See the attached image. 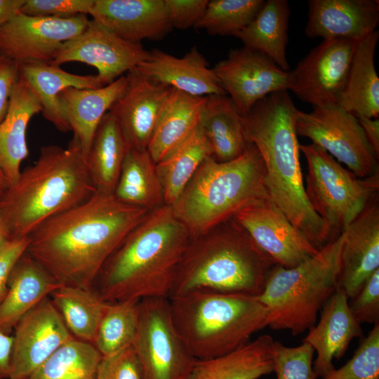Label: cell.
Segmentation results:
<instances>
[{"mask_svg": "<svg viewBox=\"0 0 379 379\" xmlns=\"http://www.w3.org/2000/svg\"><path fill=\"white\" fill-rule=\"evenodd\" d=\"M86 15L72 18L17 14L0 28V55L18 65L51 62L62 45L87 27Z\"/></svg>", "mask_w": 379, "mask_h": 379, "instance_id": "13", "label": "cell"}, {"mask_svg": "<svg viewBox=\"0 0 379 379\" xmlns=\"http://www.w3.org/2000/svg\"><path fill=\"white\" fill-rule=\"evenodd\" d=\"M114 195L123 203L148 211L164 204L156 164L147 149L129 147Z\"/></svg>", "mask_w": 379, "mask_h": 379, "instance_id": "34", "label": "cell"}, {"mask_svg": "<svg viewBox=\"0 0 379 379\" xmlns=\"http://www.w3.org/2000/svg\"><path fill=\"white\" fill-rule=\"evenodd\" d=\"M322 379H379V322L363 338L351 359Z\"/></svg>", "mask_w": 379, "mask_h": 379, "instance_id": "40", "label": "cell"}, {"mask_svg": "<svg viewBox=\"0 0 379 379\" xmlns=\"http://www.w3.org/2000/svg\"><path fill=\"white\" fill-rule=\"evenodd\" d=\"M295 107L287 91L275 92L242 114L248 140L263 161L269 197L319 250L335 239L307 199L300 161Z\"/></svg>", "mask_w": 379, "mask_h": 379, "instance_id": "2", "label": "cell"}, {"mask_svg": "<svg viewBox=\"0 0 379 379\" xmlns=\"http://www.w3.org/2000/svg\"><path fill=\"white\" fill-rule=\"evenodd\" d=\"M190 241L170 205L149 211L104 264L95 281L97 292L108 302L168 298Z\"/></svg>", "mask_w": 379, "mask_h": 379, "instance_id": "3", "label": "cell"}, {"mask_svg": "<svg viewBox=\"0 0 379 379\" xmlns=\"http://www.w3.org/2000/svg\"><path fill=\"white\" fill-rule=\"evenodd\" d=\"M269 197L265 169L252 143L238 158L226 162L206 158L170 205L191 239L231 220L246 206Z\"/></svg>", "mask_w": 379, "mask_h": 379, "instance_id": "6", "label": "cell"}, {"mask_svg": "<svg viewBox=\"0 0 379 379\" xmlns=\"http://www.w3.org/2000/svg\"><path fill=\"white\" fill-rule=\"evenodd\" d=\"M232 219L274 265L293 267L319 251L270 197L246 206Z\"/></svg>", "mask_w": 379, "mask_h": 379, "instance_id": "14", "label": "cell"}, {"mask_svg": "<svg viewBox=\"0 0 379 379\" xmlns=\"http://www.w3.org/2000/svg\"><path fill=\"white\" fill-rule=\"evenodd\" d=\"M9 238V236L4 227L3 224L0 221V247L2 244L7 241Z\"/></svg>", "mask_w": 379, "mask_h": 379, "instance_id": "51", "label": "cell"}, {"mask_svg": "<svg viewBox=\"0 0 379 379\" xmlns=\"http://www.w3.org/2000/svg\"><path fill=\"white\" fill-rule=\"evenodd\" d=\"M274 265L231 219L191 239L176 271L168 298L195 291L259 296Z\"/></svg>", "mask_w": 379, "mask_h": 379, "instance_id": "5", "label": "cell"}, {"mask_svg": "<svg viewBox=\"0 0 379 379\" xmlns=\"http://www.w3.org/2000/svg\"><path fill=\"white\" fill-rule=\"evenodd\" d=\"M136 69L157 83L193 96L226 95L213 69L195 46L180 58L153 49Z\"/></svg>", "mask_w": 379, "mask_h": 379, "instance_id": "23", "label": "cell"}, {"mask_svg": "<svg viewBox=\"0 0 379 379\" xmlns=\"http://www.w3.org/2000/svg\"><path fill=\"white\" fill-rule=\"evenodd\" d=\"M101 358L92 343L73 338L54 352L29 379H96Z\"/></svg>", "mask_w": 379, "mask_h": 379, "instance_id": "37", "label": "cell"}, {"mask_svg": "<svg viewBox=\"0 0 379 379\" xmlns=\"http://www.w3.org/2000/svg\"><path fill=\"white\" fill-rule=\"evenodd\" d=\"M298 135L310 139L359 178L379 173L378 157L368 142L358 119L338 105L297 110Z\"/></svg>", "mask_w": 379, "mask_h": 379, "instance_id": "11", "label": "cell"}, {"mask_svg": "<svg viewBox=\"0 0 379 379\" xmlns=\"http://www.w3.org/2000/svg\"><path fill=\"white\" fill-rule=\"evenodd\" d=\"M149 211L95 191L35 230L26 253L61 285L91 288L105 262Z\"/></svg>", "mask_w": 379, "mask_h": 379, "instance_id": "1", "label": "cell"}, {"mask_svg": "<svg viewBox=\"0 0 379 379\" xmlns=\"http://www.w3.org/2000/svg\"><path fill=\"white\" fill-rule=\"evenodd\" d=\"M212 150L200 126L171 153L156 164L164 204L171 205Z\"/></svg>", "mask_w": 379, "mask_h": 379, "instance_id": "35", "label": "cell"}, {"mask_svg": "<svg viewBox=\"0 0 379 379\" xmlns=\"http://www.w3.org/2000/svg\"><path fill=\"white\" fill-rule=\"evenodd\" d=\"M362 336L361 324L350 312L349 298L338 288L322 307L318 324L302 340L317 352L313 368L317 376L323 378L334 370L333 360L342 358L352 339Z\"/></svg>", "mask_w": 379, "mask_h": 379, "instance_id": "22", "label": "cell"}, {"mask_svg": "<svg viewBox=\"0 0 379 379\" xmlns=\"http://www.w3.org/2000/svg\"><path fill=\"white\" fill-rule=\"evenodd\" d=\"M128 148L115 118L107 112L97 128L86 158L96 191L114 194Z\"/></svg>", "mask_w": 379, "mask_h": 379, "instance_id": "33", "label": "cell"}, {"mask_svg": "<svg viewBox=\"0 0 379 379\" xmlns=\"http://www.w3.org/2000/svg\"><path fill=\"white\" fill-rule=\"evenodd\" d=\"M1 192V191H0Z\"/></svg>", "mask_w": 379, "mask_h": 379, "instance_id": "53", "label": "cell"}, {"mask_svg": "<svg viewBox=\"0 0 379 379\" xmlns=\"http://www.w3.org/2000/svg\"><path fill=\"white\" fill-rule=\"evenodd\" d=\"M60 286L25 252L14 266L0 302V332L10 334L27 312Z\"/></svg>", "mask_w": 379, "mask_h": 379, "instance_id": "26", "label": "cell"}, {"mask_svg": "<svg viewBox=\"0 0 379 379\" xmlns=\"http://www.w3.org/2000/svg\"><path fill=\"white\" fill-rule=\"evenodd\" d=\"M127 75V86L109 112L129 147L147 149L171 88L152 80L136 68Z\"/></svg>", "mask_w": 379, "mask_h": 379, "instance_id": "18", "label": "cell"}, {"mask_svg": "<svg viewBox=\"0 0 379 379\" xmlns=\"http://www.w3.org/2000/svg\"><path fill=\"white\" fill-rule=\"evenodd\" d=\"M359 42L323 39L289 71L288 90L313 107L338 105Z\"/></svg>", "mask_w": 379, "mask_h": 379, "instance_id": "12", "label": "cell"}, {"mask_svg": "<svg viewBox=\"0 0 379 379\" xmlns=\"http://www.w3.org/2000/svg\"><path fill=\"white\" fill-rule=\"evenodd\" d=\"M89 14L133 43L159 39L172 29L164 0H94Z\"/></svg>", "mask_w": 379, "mask_h": 379, "instance_id": "21", "label": "cell"}, {"mask_svg": "<svg viewBox=\"0 0 379 379\" xmlns=\"http://www.w3.org/2000/svg\"><path fill=\"white\" fill-rule=\"evenodd\" d=\"M290 8L286 0H267L255 18L234 35L244 46L270 58L289 71L286 58Z\"/></svg>", "mask_w": 379, "mask_h": 379, "instance_id": "32", "label": "cell"}, {"mask_svg": "<svg viewBox=\"0 0 379 379\" xmlns=\"http://www.w3.org/2000/svg\"><path fill=\"white\" fill-rule=\"evenodd\" d=\"M349 300L350 312L358 323L379 322V269L366 280L357 295Z\"/></svg>", "mask_w": 379, "mask_h": 379, "instance_id": "43", "label": "cell"}, {"mask_svg": "<svg viewBox=\"0 0 379 379\" xmlns=\"http://www.w3.org/2000/svg\"><path fill=\"white\" fill-rule=\"evenodd\" d=\"M305 33L309 38L360 41L379 22L378 0H310Z\"/></svg>", "mask_w": 379, "mask_h": 379, "instance_id": "20", "label": "cell"}, {"mask_svg": "<svg viewBox=\"0 0 379 379\" xmlns=\"http://www.w3.org/2000/svg\"><path fill=\"white\" fill-rule=\"evenodd\" d=\"M138 322L132 347L143 379H185L195 359L171 318L167 298L139 301Z\"/></svg>", "mask_w": 379, "mask_h": 379, "instance_id": "10", "label": "cell"}, {"mask_svg": "<svg viewBox=\"0 0 379 379\" xmlns=\"http://www.w3.org/2000/svg\"><path fill=\"white\" fill-rule=\"evenodd\" d=\"M365 137L375 155L379 157V119L378 118H357Z\"/></svg>", "mask_w": 379, "mask_h": 379, "instance_id": "48", "label": "cell"}, {"mask_svg": "<svg viewBox=\"0 0 379 379\" xmlns=\"http://www.w3.org/2000/svg\"><path fill=\"white\" fill-rule=\"evenodd\" d=\"M149 53L141 43L122 39L92 19L80 34L62 45L49 64L60 66L79 62L93 66L102 85L106 86L136 68Z\"/></svg>", "mask_w": 379, "mask_h": 379, "instance_id": "15", "label": "cell"}, {"mask_svg": "<svg viewBox=\"0 0 379 379\" xmlns=\"http://www.w3.org/2000/svg\"><path fill=\"white\" fill-rule=\"evenodd\" d=\"M19 78V65L0 55V123L9 107L14 86Z\"/></svg>", "mask_w": 379, "mask_h": 379, "instance_id": "47", "label": "cell"}, {"mask_svg": "<svg viewBox=\"0 0 379 379\" xmlns=\"http://www.w3.org/2000/svg\"><path fill=\"white\" fill-rule=\"evenodd\" d=\"M8 185V182L4 174L0 171V191L4 190Z\"/></svg>", "mask_w": 379, "mask_h": 379, "instance_id": "52", "label": "cell"}, {"mask_svg": "<svg viewBox=\"0 0 379 379\" xmlns=\"http://www.w3.org/2000/svg\"><path fill=\"white\" fill-rule=\"evenodd\" d=\"M13 336L0 332V379H8Z\"/></svg>", "mask_w": 379, "mask_h": 379, "instance_id": "49", "label": "cell"}, {"mask_svg": "<svg viewBox=\"0 0 379 379\" xmlns=\"http://www.w3.org/2000/svg\"><path fill=\"white\" fill-rule=\"evenodd\" d=\"M96 379H143L132 346L112 355L102 357L97 368Z\"/></svg>", "mask_w": 379, "mask_h": 379, "instance_id": "44", "label": "cell"}, {"mask_svg": "<svg viewBox=\"0 0 379 379\" xmlns=\"http://www.w3.org/2000/svg\"><path fill=\"white\" fill-rule=\"evenodd\" d=\"M173 324L195 359L231 352L267 326V310L258 296L195 291L168 298Z\"/></svg>", "mask_w": 379, "mask_h": 379, "instance_id": "7", "label": "cell"}, {"mask_svg": "<svg viewBox=\"0 0 379 379\" xmlns=\"http://www.w3.org/2000/svg\"><path fill=\"white\" fill-rule=\"evenodd\" d=\"M19 75L34 91L46 120L62 132L70 131L58 96L65 88H96L104 86L96 75H78L67 72L60 66L46 62H29L19 65Z\"/></svg>", "mask_w": 379, "mask_h": 379, "instance_id": "28", "label": "cell"}, {"mask_svg": "<svg viewBox=\"0 0 379 379\" xmlns=\"http://www.w3.org/2000/svg\"><path fill=\"white\" fill-rule=\"evenodd\" d=\"M28 244V237L8 239L0 247V302L7 293L11 273Z\"/></svg>", "mask_w": 379, "mask_h": 379, "instance_id": "46", "label": "cell"}, {"mask_svg": "<svg viewBox=\"0 0 379 379\" xmlns=\"http://www.w3.org/2000/svg\"><path fill=\"white\" fill-rule=\"evenodd\" d=\"M8 379L31 375L72 335L50 298L27 312L14 328Z\"/></svg>", "mask_w": 379, "mask_h": 379, "instance_id": "17", "label": "cell"}, {"mask_svg": "<svg viewBox=\"0 0 379 379\" xmlns=\"http://www.w3.org/2000/svg\"><path fill=\"white\" fill-rule=\"evenodd\" d=\"M264 0H211L194 28L211 35L234 36L258 15Z\"/></svg>", "mask_w": 379, "mask_h": 379, "instance_id": "39", "label": "cell"}, {"mask_svg": "<svg viewBox=\"0 0 379 379\" xmlns=\"http://www.w3.org/2000/svg\"><path fill=\"white\" fill-rule=\"evenodd\" d=\"M94 0H26L20 13L43 17L67 18L89 14Z\"/></svg>", "mask_w": 379, "mask_h": 379, "instance_id": "42", "label": "cell"}, {"mask_svg": "<svg viewBox=\"0 0 379 379\" xmlns=\"http://www.w3.org/2000/svg\"><path fill=\"white\" fill-rule=\"evenodd\" d=\"M127 83L126 74L100 88L70 87L60 93L63 116L73 132V139L79 144L86 158L98 125L123 93Z\"/></svg>", "mask_w": 379, "mask_h": 379, "instance_id": "24", "label": "cell"}, {"mask_svg": "<svg viewBox=\"0 0 379 379\" xmlns=\"http://www.w3.org/2000/svg\"><path fill=\"white\" fill-rule=\"evenodd\" d=\"M344 238L343 231L295 267L273 266L258 296L267 310V326L296 335L315 324L319 312L338 288Z\"/></svg>", "mask_w": 379, "mask_h": 379, "instance_id": "8", "label": "cell"}, {"mask_svg": "<svg viewBox=\"0 0 379 379\" xmlns=\"http://www.w3.org/2000/svg\"><path fill=\"white\" fill-rule=\"evenodd\" d=\"M41 109L34 91L19 75L8 112L0 123V171L8 185L18 178L21 163L29 154L26 140L28 124Z\"/></svg>", "mask_w": 379, "mask_h": 379, "instance_id": "25", "label": "cell"}, {"mask_svg": "<svg viewBox=\"0 0 379 379\" xmlns=\"http://www.w3.org/2000/svg\"><path fill=\"white\" fill-rule=\"evenodd\" d=\"M343 232L338 288L350 299L379 269L378 195Z\"/></svg>", "mask_w": 379, "mask_h": 379, "instance_id": "19", "label": "cell"}, {"mask_svg": "<svg viewBox=\"0 0 379 379\" xmlns=\"http://www.w3.org/2000/svg\"><path fill=\"white\" fill-rule=\"evenodd\" d=\"M206 97L193 96L171 88L147 148L155 164L166 157L198 127Z\"/></svg>", "mask_w": 379, "mask_h": 379, "instance_id": "31", "label": "cell"}, {"mask_svg": "<svg viewBox=\"0 0 379 379\" xmlns=\"http://www.w3.org/2000/svg\"><path fill=\"white\" fill-rule=\"evenodd\" d=\"M208 0H164L172 28L194 27L202 18Z\"/></svg>", "mask_w": 379, "mask_h": 379, "instance_id": "45", "label": "cell"}, {"mask_svg": "<svg viewBox=\"0 0 379 379\" xmlns=\"http://www.w3.org/2000/svg\"><path fill=\"white\" fill-rule=\"evenodd\" d=\"M138 300L107 303L93 342L102 357L132 345L138 327Z\"/></svg>", "mask_w": 379, "mask_h": 379, "instance_id": "38", "label": "cell"}, {"mask_svg": "<svg viewBox=\"0 0 379 379\" xmlns=\"http://www.w3.org/2000/svg\"><path fill=\"white\" fill-rule=\"evenodd\" d=\"M314 350L302 342L296 347H287L279 341H274V371L277 379H316L313 366Z\"/></svg>", "mask_w": 379, "mask_h": 379, "instance_id": "41", "label": "cell"}, {"mask_svg": "<svg viewBox=\"0 0 379 379\" xmlns=\"http://www.w3.org/2000/svg\"><path fill=\"white\" fill-rule=\"evenodd\" d=\"M25 1L26 0H0V28L20 13Z\"/></svg>", "mask_w": 379, "mask_h": 379, "instance_id": "50", "label": "cell"}, {"mask_svg": "<svg viewBox=\"0 0 379 379\" xmlns=\"http://www.w3.org/2000/svg\"><path fill=\"white\" fill-rule=\"evenodd\" d=\"M274 341L264 334L224 355L196 359L185 379H258L274 371Z\"/></svg>", "mask_w": 379, "mask_h": 379, "instance_id": "27", "label": "cell"}, {"mask_svg": "<svg viewBox=\"0 0 379 379\" xmlns=\"http://www.w3.org/2000/svg\"><path fill=\"white\" fill-rule=\"evenodd\" d=\"M95 191L86 157L75 140L67 148L44 146L36 161L0 192V221L10 239L28 237Z\"/></svg>", "mask_w": 379, "mask_h": 379, "instance_id": "4", "label": "cell"}, {"mask_svg": "<svg viewBox=\"0 0 379 379\" xmlns=\"http://www.w3.org/2000/svg\"><path fill=\"white\" fill-rule=\"evenodd\" d=\"M309 202L337 237L378 195L379 173L359 178L319 146L300 145Z\"/></svg>", "mask_w": 379, "mask_h": 379, "instance_id": "9", "label": "cell"}, {"mask_svg": "<svg viewBox=\"0 0 379 379\" xmlns=\"http://www.w3.org/2000/svg\"><path fill=\"white\" fill-rule=\"evenodd\" d=\"M213 69L226 95L244 114L271 93L288 91L289 71L245 46L232 49Z\"/></svg>", "mask_w": 379, "mask_h": 379, "instance_id": "16", "label": "cell"}, {"mask_svg": "<svg viewBox=\"0 0 379 379\" xmlns=\"http://www.w3.org/2000/svg\"><path fill=\"white\" fill-rule=\"evenodd\" d=\"M378 39L375 30L358 43L338 101L340 108L357 118H378L379 78L374 62Z\"/></svg>", "mask_w": 379, "mask_h": 379, "instance_id": "30", "label": "cell"}, {"mask_svg": "<svg viewBox=\"0 0 379 379\" xmlns=\"http://www.w3.org/2000/svg\"><path fill=\"white\" fill-rule=\"evenodd\" d=\"M72 335L93 344L108 302L91 288L61 285L50 295Z\"/></svg>", "mask_w": 379, "mask_h": 379, "instance_id": "36", "label": "cell"}, {"mask_svg": "<svg viewBox=\"0 0 379 379\" xmlns=\"http://www.w3.org/2000/svg\"><path fill=\"white\" fill-rule=\"evenodd\" d=\"M200 126L218 161L240 157L251 144L246 134L242 114L227 95L206 97Z\"/></svg>", "mask_w": 379, "mask_h": 379, "instance_id": "29", "label": "cell"}]
</instances>
